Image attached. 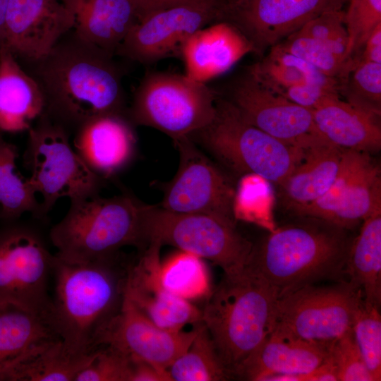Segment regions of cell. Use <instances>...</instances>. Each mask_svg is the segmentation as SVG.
I'll return each mask as SVG.
<instances>
[{"label":"cell","instance_id":"7","mask_svg":"<svg viewBox=\"0 0 381 381\" xmlns=\"http://www.w3.org/2000/svg\"><path fill=\"white\" fill-rule=\"evenodd\" d=\"M217 97L206 83L184 74L154 72L140 83L126 115L134 126L155 128L176 140L212 121Z\"/></svg>","mask_w":381,"mask_h":381},{"label":"cell","instance_id":"37","mask_svg":"<svg viewBox=\"0 0 381 381\" xmlns=\"http://www.w3.org/2000/svg\"><path fill=\"white\" fill-rule=\"evenodd\" d=\"M278 44L324 75L338 81L349 67V60H344L321 42L299 31L290 35Z\"/></svg>","mask_w":381,"mask_h":381},{"label":"cell","instance_id":"26","mask_svg":"<svg viewBox=\"0 0 381 381\" xmlns=\"http://www.w3.org/2000/svg\"><path fill=\"white\" fill-rule=\"evenodd\" d=\"M85 356L69 353L60 339L49 341L0 371V381H75L88 363Z\"/></svg>","mask_w":381,"mask_h":381},{"label":"cell","instance_id":"8","mask_svg":"<svg viewBox=\"0 0 381 381\" xmlns=\"http://www.w3.org/2000/svg\"><path fill=\"white\" fill-rule=\"evenodd\" d=\"M28 133L25 162L31 172L29 182L42 198L41 218L59 199L73 201L98 194L104 180L78 155L66 129L43 112Z\"/></svg>","mask_w":381,"mask_h":381},{"label":"cell","instance_id":"24","mask_svg":"<svg viewBox=\"0 0 381 381\" xmlns=\"http://www.w3.org/2000/svg\"><path fill=\"white\" fill-rule=\"evenodd\" d=\"M44 111L35 78L4 45L0 47V131H28Z\"/></svg>","mask_w":381,"mask_h":381},{"label":"cell","instance_id":"15","mask_svg":"<svg viewBox=\"0 0 381 381\" xmlns=\"http://www.w3.org/2000/svg\"><path fill=\"white\" fill-rule=\"evenodd\" d=\"M199 323L188 332L165 330L154 324L124 296L119 311L101 329L96 348L109 346L131 360L168 370L190 346Z\"/></svg>","mask_w":381,"mask_h":381},{"label":"cell","instance_id":"29","mask_svg":"<svg viewBox=\"0 0 381 381\" xmlns=\"http://www.w3.org/2000/svg\"><path fill=\"white\" fill-rule=\"evenodd\" d=\"M248 72L262 85L279 95L290 87L308 82L339 87L337 79L324 75L278 44L250 66Z\"/></svg>","mask_w":381,"mask_h":381},{"label":"cell","instance_id":"5","mask_svg":"<svg viewBox=\"0 0 381 381\" xmlns=\"http://www.w3.org/2000/svg\"><path fill=\"white\" fill-rule=\"evenodd\" d=\"M146 207L128 193L111 198L97 194L71 201L66 214L50 230L55 255L84 262L113 256L126 246L145 249Z\"/></svg>","mask_w":381,"mask_h":381},{"label":"cell","instance_id":"30","mask_svg":"<svg viewBox=\"0 0 381 381\" xmlns=\"http://www.w3.org/2000/svg\"><path fill=\"white\" fill-rule=\"evenodd\" d=\"M0 131V219L13 221L26 212L41 218L40 202L28 178L18 171L17 147Z\"/></svg>","mask_w":381,"mask_h":381},{"label":"cell","instance_id":"17","mask_svg":"<svg viewBox=\"0 0 381 381\" xmlns=\"http://www.w3.org/2000/svg\"><path fill=\"white\" fill-rule=\"evenodd\" d=\"M73 27V16L61 0H8L4 46L23 64L35 61Z\"/></svg>","mask_w":381,"mask_h":381},{"label":"cell","instance_id":"33","mask_svg":"<svg viewBox=\"0 0 381 381\" xmlns=\"http://www.w3.org/2000/svg\"><path fill=\"white\" fill-rule=\"evenodd\" d=\"M158 278L167 291L189 301L207 297L212 291L203 259L182 250L160 263Z\"/></svg>","mask_w":381,"mask_h":381},{"label":"cell","instance_id":"9","mask_svg":"<svg viewBox=\"0 0 381 381\" xmlns=\"http://www.w3.org/2000/svg\"><path fill=\"white\" fill-rule=\"evenodd\" d=\"M144 234L146 247L174 246L210 261L226 275L244 269L253 248L234 223L207 214L174 213L159 205H147Z\"/></svg>","mask_w":381,"mask_h":381},{"label":"cell","instance_id":"2","mask_svg":"<svg viewBox=\"0 0 381 381\" xmlns=\"http://www.w3.org/2000/svg\"><path fill=\"white\" fill-rule=\"evenodd\" d=\"M128 267L119 253L84 262L54 255L48 322L69 353L85 356L96 349L101 329L121 306Z\"/></svg>","mask_w":381,"mask_h":381},{"label":"cell","instance_id":"36","mask_svg":"<svg viewBox=\"0 0 381 381\" xmlns=\"http://www.w3.org/2000/svg\"><path fill=\"white\" fill-rule=\"evenodd\" d=\"M379 309L363 298L352 325L354 339L374 381L381 380V316Z\"/></svg>","mask_w":381,"mask_h":381},{"label":"cell","instance_id":"34","mask_svg":"<svg viewBox=\"0 0 381 381\" xmlns=\"http://www.w3.org/2000/svg\"><path fill=\"white\" fill-rule=\"evenodd\" d=\"M339 95L345 101L373 115L381 114V64L351 59L339 80Z\"/></svg>","mask_w":381,"mask_h":381},{"label":"cell","instance_id":"44","mask_svg":"<svg viewBox=\"0 0 381 381\" xmlns=\"http://www.w3.org/2000/svg\"><path fill=\"white\" fill-rule=\"evenodd\" d=\"M140 12L141 19L148 14L165 8H172L178 6L212 2L213 0H133ZM215 5V4H214Z\"/></svg>","mask_w":381,"mask_h":381},{"label":"cell","instance_id":"48","mask_svg":"<svg viewBox=\"0 0 381 381\" xmlns=\"http://www.w3.org/2000/svg\"><path fill=\"white\" fill-rule=\"evenodd\" d=\"M8 0H0V47L4 45V25Z\"/></svg>","mask_w":381,"mask_h":381},{"label":"cell","instance_id":"28","mask_svg":"<svg viewBox=\"0 0 381 381\" xmlns=\"http://www.w3.org/2000/svg\"><path fill=\"white\" fill-rule=\"evenodd\" d=\"M345 275L362 289L366 301L380 307L381 212L363 222L349 249Z\"/></svg>","mask_w":381,"mask_h":381},{"label":"cell","instance_id":"40","mask_svg":"<svg viewBox=\"0 0 381 381\" xmlns=\"http://www.w3.org/2000/svg\"><path fill=\"white\" fill-rule=\"evenodd\" d=\"M298 31L321 42L333 53L346 61L345 55L349 37L343 9L325 12Z\"/></svg>","mask_w":381,"mask_h":381},{"label":"cell","instance_id":"1","mask_svg":"<svg viewBox=\"0 0 381 381\" xmlns=\"http://www.w3.org/2000/svg\"><path fill=\"white\" fill-rule=\"evenodd\" d=\"M114 55L73 29L25 70L38 83L45 113L70 134L96 116L126 114L122 71Z\"/></svg>","mask_w":381,"mask_h":381},{"label":"cell","instance_id":"10","mask_svg":"<svg viewBox=\"0 0 381 381\" xmlns=\"http://www.w3.org/2000/svg\"><path fill=\"white\" fill-rule=\"evenodd\" d=\"M363 298L362 289L350 281L327 287L303 286L278 298L273 331L330 344L352 328Z\"/></svg>","mask_w":381,"mask_h":381},{"label":"cell","instance_id":"41","mask_svg":"<svg viewBox=\"0 0 381 381\" xmlns=\"http://www.w3.org/2000/svg\"><path fill=\"white\" fill-rule=\"evenodd\" d=\"M329 354L337 367L339 381H374L352 328L331 344Z\"/></svg>","mask_w":381,"mask_h":381},{"label":"cell","instance_id":"20","mask_svg":"<svg viewBox=\"0 0 381 381\" xmlns=\"http://www.w3.org/2000/svg\"><path fill=\"white\" fill-rule=\"evenodd\" d=\"M253 47L234 25L215 21L195 32L185 43L181 57L184 75L202 83L229 71Z\"/></svg>","mask_w":381,"mask_h":381},{"label":"cell","instance_id":"19","mask_svg":"<svg viewBox=\"0 0 381 381\" xmlns=\"http://www.w3.org/2000/svg\"><path fill=\"white\" fill-rule=\"evenodd\" d=\"M73 148L86 166L102 180L110 179L133 161L137 146L134 125L126 114L92 118L74 133Z\"/></svg>","mask_w":381,"mask_h":381},{"label":"cell","instance_id":"45","mask_svg":"<svg viewBox=\"0 0 381 381\" xmlns=\"http://www.w3.org/2000/svg\"><path fill=\"white\" fill-rule=\"evenodd\" d=\"M356 57L363 61L381 64V23L373 30L359 55Z\"/></svg>","mask_w":381,"mask_h":381},{"label":"cell","instance_id":"18","mask_svg":"<svg viewBox=\"0 0 381 381\" xmlns=\"http://www.w3.org/2000/svg\"><path fill=\"white\" fill-rule=\"evenodd\" d=\"M159 244H149L138 261L129 265L124 296L159 327L179 332L201 322L202 311L189 301L167 291L158 278Z\"/></svg>","mask_w":381,"mask_h":381},{"label":"cell","instance_id":"25","mask_svg":"<svg viewBox=\"0 0 381 381\" xmlns=\"http://www.w3.org/2000/svg\"><path fill=\"white\" fill-rule=\"evenodd\" d=\"M344 150L326 141L306 148L301 161L278 186L285 206L295 213L323 196L337 176Z\"/></svg>","mask_w":381,"mask_h":381},{"label":"cell","instance_id":"43","mask_svg":"<svg viewBox=\"0 0 381 381\" xmlns=\"http://www.w3.org/2000/svg\"><path fill=\"white\" fill-rule=\"evenodd\" d=\"M131 361L130 381H172L168 370L145 361Z\"/></svg>","mask_w":381,"mask_h":381},{"label":"cell","instance_id":"4","mask_svg":"<svg viewBox=\"0 0 381 381\" xmlns=\"http://www.w3.org/2000/svg\"><path fill=\"white\" fill-rule=\"evenodd\" d=\"M279 295L244 267L211 291L201 321L232 377L274 329Z\"/></svg>","mask_w":381,"mask_h":381},{"label":"cell","instance_id":"21","mask_svg":"<svg viewBox=\"0 0 381 381\" xmlns=\"http://www.w3.org/2000/svg\"><path fill=\"white\" fill-rule=\"evenodd\" d=\"M332 343L304 341L272 331L239 366L234 377L267 381L274 375H294L302 381L303 375L325 361Z\"/></svg>","mask_w":381,"mask_h":381},{"label":"cell","instance_id":"47","mask_svg":"<svg viewBox=\"0 0 381 381\" xmlns=\"http://www.w3.org/2000/svg\"><path fill=\"white\" fill-rule=\"evenodd\" d=\"M246 0H213L220 13V20L229 11L238 7Z\"/></svg>","mask_w":381,"mask_h":381},{"label":"cell","instance_id":"6","mask_svg":"<svg viewBox=\"0 0 381 381\" xmlns=\"http://www.w3.org/2000/svg\"><path fill=\"white\" fill-rule=\"evenodd\" d=\"M189 137L231 170L277 186L301 161L305 151L252 125L229 99L219 97L212 121Z\"/></svg>","mask_w":381,"mask_h":381},{"label":"cell","instance_id":"12","mask_svg":"<svg viewBox=\"0 0 381 381\" xmlns=\"http://www.w3.org/2000/svg\"><path fill=\"white\" fill-rule=\"evenodd\" d=\"M179 154L174 178L159 206L179 214H202L236 224V189L228 176L190 138L173 140Z\"/></svg>","mask_w":381,"mask_h":381},{"label":"cell","instance_id":"23","mask_svg":"<svg viewBox=\"0 0 381 381\" xmlns=\"http://www.w3.org/2000/svg\"><path fill=\"white\" fill-rule=\"evenodd\" d=\"M74 18L73 30L115 56L141 16L133 0H61Z\"/></svg>","mask_w":381,"mask_h":381},{"label":"cell","instance_id":"35","mask_svg":"<svg viewBox=\"0 0 381 381\" xmlns=\"http://www.w3.org/2000/svg\"><path fill=\"white\" fill-rule=\"evenodd\" d=\"M370 159L368 153L345 150L337 176L327 193L295 214L329 222L344 193Z\"/></svg>","mask_w":381,"mask_h":381},{"label":"cell","instance_id":"3","mask_svg":"<svg viewBox=\"0 0 381 381\" xmlns=\"http://www.w3.org/2000/svg\"><path fill=\"white\" fill-rule=\"evenodd\" d=\"M306 218L277 229L253 246L245 267L274 289L279 297L320 279L344 281L353 238L346 229Z\"/></svg>","mask_w":381,"mask_h":381},{"label":"cell","instance_id":"22","mask_svg":"<svg viewBox=\"0 0 381 381\" xmlns=\"http://www.w3.org/2000/svg\"><path fill=\"white\" fill-rule=\"evenodd\" d=\"M312 111L318 133L329 144L368 154L380 151V117L341 99L339 94L327 96Z\"/></svg>","mask_w":381,"mask_h":381},{"label":"cell","instance_id":"31","mask_svg":"<svg viewBox=\"0 0 381 381\" xmlns=\"http://www.w3.org/2000/svg\"><path fill=\"white\" fill-rule=\"evenodd\" d=\"M380 212L381 172L371 158L344 193L329 222L350 229Z\"/></svg>","mask_w":381,"mask_h":381},{"label":"cell","instance_id":"39","mask_svg":"<svg viewBox=\"0 0 381 381\" xmlns=\"http://www.w3.org/2000/svg\"><path fill=\"white\" fill-rule=\"evenodd\" d=\"M132 361L109 346H97L75 381H130Z\"/></svg>","mask_w":381,"mask_h":381},{"label":"cell","instance_id":"14","mask_svg":"<svg viewBox=\"0 0 381 381\" xmlns=\"http://www.w3.org/2000/svg\"><path fill=\"white\" fill-rule=\"evenodd\" d=\"M229 100L248 122L283 143L306 149L325 141L311 109L265 87L248 71L235 83Z\"/></svg>","mask_w":381,"mask_h":381},{"label":"cell","instance_id":"27","mask_svg":"<svg viewBox=\"0 0 381 381\" xmlns=\"http://www.w3.org/2000/svg\"><path fill=\"white\" fill-rule=\"evenodd\" d=\"M57 339L44 318L13 304L0 303V371Z\"/></svg>","mask_w":381,"mask_h":381},{"label":"cell","instance_id":"11","mask_svg":"<svg viewBox=\"0 0 381 381\" xmlns=\"http://www.w3.org/2000/svg\"><path fill=\"white\" fill-rule=\"evenodd\" d=\"M54 255L29 226L10 224L0 229V303L13 304L48 322L51 298L48 278Z\"/></svg>","mask_w":381,"mask_h":381},{"label":"cell","instance_id":"46","mask_svg":"<svg viewBox=\"0 0 381 381\" xmlns=\"http://www.w3.org/2000/svg\"><path fill=\"white\" fill-rule=\"evenodd\" d=\"M302 381H339L337 367L329 353L321 365L303 376Z\"/></svg>","mask_w":381,"mask_h":381},{"label":"cell","instance_id":"13","mask_svg":"<svg viewBox=\"0 0 381 381\" xmlns=\"http://www.w3.org/2000/svg\"><path fill=\"white\" fill-rule=\"evenodd\" d=\"M219 19L220 13L212 2L181 5L153 12L132 28L116 55L143 64L181 56L182 48L190 36Z\"/></svg>","mask_w":381,"mask_h":381},{"label":"cell","instance_id":"42","mask_svg":"<svg viewBox=\"0 0 381 381\" xmlns=\"http://www.w3.org/2000/svg\"><path fill=\"white\" fill-rule=\"evenodd\" d=\"M332 94H339L338 87L308 82L290 87L282 95L301 107L313 110L325 97Z\"/></svg>","mask_w":381,"mask_h":381},{"label":"cell","instance_id":"16","mask_svg":"<svg viewBox=\"0 0 381 381\" xmlns=\"http://www.w3.org/2000/svg\"><path fill=\"white\" fill-rule=\"evenodd\" d=\"M349 0H246L220 20L234 25L247 38L253 53L266 50L320 14L341 10Z\"/></svg>","mask_w":381,"mask_h":381},{"label":"cell","instance_id":"38","mask_svg":"<svg viewBox=\"0 0 381 381\" xmlns=\"http://www.w3.org/2000/svg\"><path fill=\"white\" fill-rule=\"evenodd\" d=\"M344 12L349 41L346 59L359 55L365 41L381 23V0H349Z\"/></svg>","mask_w":381,"mask_h":381},{"label":"cell","instance_id":"32","mask_svg":"<svg viewBox=\"0 0 381 381\" xmlns=\"http://www.w3.org/2000/svg\"><path fill=\"white\" fill-rule=\"evenodd\" d=\"M172 381H222L233 377L202 324L188 349L169 367Z\"/></svg>","mask_w":381,"mask_h":381}]
</instances>
